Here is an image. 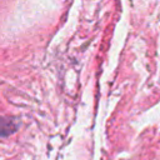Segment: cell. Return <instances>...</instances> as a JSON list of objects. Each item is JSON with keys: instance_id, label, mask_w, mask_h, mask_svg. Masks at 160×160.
Wrapping results in <instances>:
<instances>
[{"instance_id": "obj_1", "label": "cell", "mask_w": 160, "mask_h": 160, "mask_svg": "<svg viewBox=\"0 0 160 160\" xmlns=\"http://www.w3.org/2000/svg\"><path fill=\"white\" fill-rule=\"evenodd\" d=\"M19 128V120L15 118H0V138L15 132Z\"/></svg>"}]
</instances>
